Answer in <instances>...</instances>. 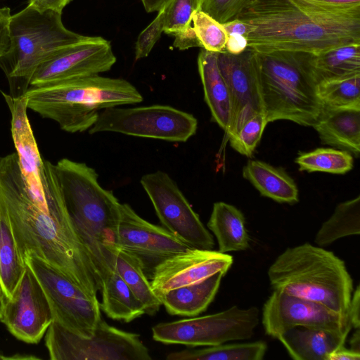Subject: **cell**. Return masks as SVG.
<instances>
[{
    "instance_id": "obj_25",
    "label": "cell",
    "mask_w": 360,
    "mask_h": 360,
    "mask_svg": "<svg viewBox=\"0 0 360 360\" xmlns=\"http://www.w3.org/2000/svg\"><path fill=\"white\" fill-rule=\"evenodd\" d=\"M207 227L214 234L218 243V251L220 252L243 251L250 247L245 218L232 205L224 202H215Z\"/></svg>"
},
{
    "instance_id": "obj_8",
    "label": "cell",
    "mask_w": 360,
    "mask_h": 360,
    "mask_svg": "<svg viewBox=\"0 0 360 360\" xmlns=\"http://www.w3.org/2000/svg\"><path fill=\"white\" fill-rule=\"evenodd\" d=\"M45 345L52 360H150L139 335L110 326L102 319L89 337L77 335L55 320L49 326Z\"/></svg>"
},
{
    "instance_id": "obj_39",
    "label": "cell",
    "mask_w": 360,
    "mask_h": 360,
    "mask_svg": "<svg viewBox=\"0 0 360 360\" xmlns=\"http://www.w3.org/2000/svg\"><path fill=\"white\" fill-rule=\"evenodd\" d=\"M11 17V10L8 7L0 8V58L6 53L10 46Z\"/></svg>"
},
{
    "instance_id": "obj_5",
    "label": "cell",
    "mask_w": 360,
    "mask_h": 360,
    "mask_svg": "<svg viewBox=\"0 0 360 360\" xmlns=\"http://www.w3.org/2000/svg\"><path fill=\"white\" fill-rule=\"evenodd\" d=\"M274 290L320 303L343 315L354 291L344 261L309 243L288 248L268 270Z\"/></svg>"
},
{
    "instance_id": "obj_18",
    "label": "cell",
    "mask_w": 360,
    "mask_h": 360,
    "mask_svg": "<svg viewBox=\"0 0 360 360\" xmlns=\"http://www.w3.org/2000/svg\"><path fill=\"white\" fill-rule=\"evenodd\" d=\"M233 257L212 250L190 248L162 261L154 269L151 287L159 295L179 287L199 283L212 275L226 274Z\"/></svg>"
},
{
    "instance_id": "obj_44",
    "label": "cell",
    "mask_w": 360,
    "mask_h": 360,
    "mask_svg": "<svg viewBox=\"0 0 360 360\" xmlns=\"http://www.w3.org/2000/svg\"><path fill=\"white\" fill-rule=\"evenodd\" d=\"M360 353L356 352L350 349H347L344 346L339 347L331 352L327 360H359Z\"/></svg>"
},
{
    "instance_id": "obj_4",
    "label": "cell",
    "mask_w": 360,
    "mask_h": 360,
    "mask_svg": "<svg viewBox=\"0 0 360 360\" xmlns=\"http://www.w3.org/2000/svg\"><path fill=\"white\" fill-rule=\"evenodd\" d=\"M24 97L29 109L53 120L62 130L70 133L89 130L105 108L143 100L127 80L99 75L31 86Z\"/></svg>"
},
{
    "instance_id": "obj_20",
    "label": "cell",
    "mask_w": 360,
    "mask_h": 360,
    "mask_svg": "<svg viewBox=\"0 0 360 360\" xmlns=\"http://www.w3.org/2000/svg\"><path fill=\"white\" fill-rule=\"evenodd\" d=\"M323 144L338 148L359 157L360 153V108L323 106L312 126Z\"/></svg>"
},
{
    "instance_id": "obj_31",
    "label": "cell",
    "mask_w": 360,
    "mask_h": 360,
    "mask_svg": "<svg viewBox=\"0 0 360 360\" xmlns=\"http://www.w3.org/2000/svg\"><path fill=\"white\" fill-rule=\"evenodd\" d=\"M360 234V197L338 204L332 215L321 225L314 242L326 246L337 240Z\"/></svg>"
},
{
    "instance_id": "obj_9",
    "label": "cell",
    "mask_w": 360,
    "mask_h": 360,
    "mask_svg": "<svg viewBox=\"0 0 360 360\" xmlns=\"http://www.w3.org/2000/svg\"><path fill=\"white\" fill-rule=\"evenodd\" d=\"M259 321L256 307L233 305L212 314L158 323L152 328V333L154 340L166 345L214 346L250 339Z\"/></svg>"
},
{
    "instance_id": "obj_13",
    "label": "cell",
    "mask_w": 360,
    "mask_h": 360,
    "mask_svg": "<svg viewBox=\"0 0 360 360\" xmlns=\"http://www.w3.org/2000/svg\"><path fill=\"white\" fill-rule=\"evenodd\" d=\"M115 62L110 41L87 37L51 53L35 70L30 87L99 75L110 70Z\"/></svg>"
},
{
    "instance_id": "obj_32",
    "label": "cell",
    "mask_w": 360,
    "mask_h": 360,
    "mask_svg": "<svg viewBox=\"0 0 360 360\" xmlns=\"http://www.w3.org/2000/svg\"><path fill=\"white\" fill-rule=\"evenodd\" d=\"M295 162L300 171L343 174L354 166V158L348 151L330 148H319L300 153Z\"/></svg>"
},
{
    "instance_id": "obj_49",
    "label": "cell",
    "mask_w": 360,
    "mask_h": 360,
    "mask_svg": "<svg viewBox=\"0 0 360 360\" xmlns=\"http://www.w3.org/2000/svg\"><path fill=\"white\" fill-rule=\"evenodd\" d=\"M0 296L3 297L4 298V294H3V291H2V288H1V283H0Z\"/></svg>"
},
{
    "instance_id": "obj_17",
    "label": "cell",
    "mask_w": 360,
    "mask_h": 360,
    "mask_svg": "<svg viewBox=\"0 0 360 360\" xmlns=\"http://www.w3.org/2000/svg\"><path fill=\"white\" fill-rule=\"evenodd\" d=\"M53 320L51 307L37 277L26 265L11 298L5 300L1 321L17 339L37 344Z\"/></svg>"
},
{
    "instance_id": "obj_7",
    "label": "cell",
    "mask_w": 360,
    "mask_h": 360,
    "mask_svg": "<svg viewBox=\"0 0 360 360\" xmlns=\"http://www.w3.org/2000/svg\"><path fill=\"white\" fill-rule=\"evenodd\" d=\"M61 16L51 11L40 12L29 5L11 15L10 46L0 58L11 96H24L35 70L51 53L87 37L68 30Z\"/></svg>"
},
{
    "instance_id": "obj_27",
    "label": "cell",
    "mask_w": 360,
    "mask_h": 360,
    "mask_svg": "<svg viewBox=\"0 0 360 360\" xmlns=\"http://www.w3.org/2000/svg\"><path fill=\"white\" fill-rule=\"evenodd\" d=\"M101 309L112 319L130 322L145 314L143 304L114 269L103 279Z\"/></svg>"
},
{
    "instance_id": "obj_3",
    "label": "cell",
    "mask_w": 360,
    "mask_h": 360,
    "mask_svg": "<svg viewBox=\"0 0 360 360\" xmlns=\"http://www.w3.org/2000/svg\"><path fill=\"white\" fill-rule=\"evenodd\" d=\"M53 167L68 212L103 282L115 269L121 203L85 163L63 158Z\"/></svg>"
},
{
    "instance_id": "obj_26",
    "label": "cell",
    "mask_w": 360,
    "mask_h": 360,
    "mask_svg": "<svg viewBox=\"0 0 360 360\" xmlns=\"http://www.w3.org/2000/svg\"><path fill=\"white\" fill-rule=\"evenodd\" d=\"M307 61L317 84L360 74V44H350L317 54L307 53Z\"/></svg>"
},
{
    "instance_id": "obj_24",
    "label": "cell",
    "mask_w": 360,
    "mask_h": 360,
    "mask_svg": "<svg viewBox=\"0 0 360 360\" xmlns=\"http://www.w3.org/2000/svg\"><path fill=\"white\" fill-rule=\"evenodd\" d=\"M243 176L264 197L281 203L299 201L295 181L282 168L260 160H250L243 169Z\"/></svg>"
},
{
    "instance_id": "obj_16",
    "label": "cell",
    "mask_w": 360,
    "mask_h": 360,
    "mask_svg": "<svg viewBox=\"0 0 360 360\" xmlns=\"http://www.w3.org/2000/svg\"><path fill=\"white\" fill-rule=\"evenodd\" d=\"M218 65L226 82L231 103L227 137L236 133L252 116L264 113L260 93L258 53L248 47L232 54L218 53Z\"/></svg>"
},
{
    "instance_id": "obj_42",
    "label": "cell",
    "mask_w": 360,
    "mask_h": 360,
    "mask_svg": "<svg viewBox=\"0 0 360 360\" xmlns=\"http://www.w3.org/2000/svg\"><path fill=\"white\" fill-rule=\"evenodd\" d=\"M248 47V40L245 36L228 34L225 51L232 54H238L245 51Z\"/></svg>"
},
{
    "instance_id": "obj_11",
    "label": "cell",
    "mask_w": 360,
    "mask_h": 360,
    "mask_svg": "<svg viewBox=\"0 0 360 360\" xmlns=\"http://www.w3.org/2000/svg\"><path fill=\"white\" fill-rule=\"evenodd\" d=\"M25 264L34 273L47 297L53 320L81 336L89 337L101 319L97 296H92L60 271L30 254Z\"/></svg>"
},
{
    "instance_id": "obj_45",
    "label": "cell",
    "mask_w": 360,
    "mask_h": 360,
    "mask_svg": "<svg viewBox=\"0 0 360 360\" xmlns=\"http://www.w3.org/2000/svg\"><path fill=\"white\" fill-rule=\"evenodd\" d=\"M165 0H141L145 10L148 13L158 11Z\"/></svg>"
},
{
    "instance_id": "obj_38",
    "label": "cell",
    "mask_w": 360,
    "mask_h": 360,
    "mask_svg": "<svg viewBox=\"0 0 360 360\" xmlns=\"http://www.w3.org/2000/svg\"><path fill=\"white\" fill-rule=\"evenodd\" d=\"M164 32V11L161 7L156 18L139 35L135 46V59L146 58Z\"/></svg>"
},
{
    "instance_id": "obj_29",
    "label": "cell",
    "mask_w": 360,
    "mask_h": 360,
    "mask_svg": "<svg viewBox=\"0 0 360 360\" xmlns=\"http://www.w3.org/2000/svg\"><path fill=\"white\" fill-rule=\"evenodd\" d=\"M8 215L0 205V283L5 300L11 297L25 270Z\"/></svg>"
},
{
    "instance_id": "obj_23",
    "label": "cell",
    "mask_w": 360,
    "mask_h": 360,
    "mask_svg": "<svg viewBox=\"0 0 360 360\" xmlns=\"http://www.w3.org/2000/svg\"><path fill=\"white\" fill-rule=\"evenodd\" d=\"M224 275L219 272L199 283L169 290L158 297L169 314L195 316L204 312L213 301Z\"/></svg>"
},
{
    "instance_id": "obj_30",
    "label": "cell",
    "mask_w": 360,
    "mask_h": 360,
    "mask_svg": "<svg viewBox=\"0 0 360 360\" xmlns=\"http://www.w3.org/2000/svg\"><path fill=\"white\" fill-rule=\"evenodd\" d=\"M267 350L264 341L221 344L200 349H184L169 354L168 360H262Z\"/></svg>"
},
{
    "instance_id": "obj_22",
    "label": "cell",
    "mask_w": 360,
    "mask_h": 360,
    "mask_svg": "<svg viewBox=\"0 0 360 360\" xmlns=\"http://www.w3.org/2000/svg\"><path fill=\"white\" fill-rule=\"evenodd\" d=\"M217 55L218 53L202 49L198 54V68L205 101L212 120L226 133L231 118V103L228 86L218 65Z\"/></svg>"
},
{
    "instance_id": "obj_43",
    "label": "cell",
    "mask_w": 360,
    "mask_h": 360,
    "mask_svg": "<svg viewBox=\"0 0 360 360\" xmlns=\"http://www.w3.org/2000/svg\"><path fill=\"white\" fill-rule=\"evenodd\" d=\"M222 25L228 34H240L246 37L250 31L249 25L238 18Z\"/></svg>"
},
{
    "instance_id": "obj_46",
    "label": "cell",
    "mask_w": 360,
    "mask_h": 360,
    "mask_svg": "<svg viewBox=\"0 0 360 360\" xmlns=\"http://www.w3.org/2000/svg\"><path fill=\"white\" fill-rule=\"evenodd\" d=\"M319 3L335 5L346 6L352 4H360V0H314Z\"/></svg>"
},
{
    "instance_id": "obj_2",
    "label": "cell",
    "mask_w": 360,
    "mask_h": 360,
    "mask_svg": "<svg viewBox=\"0 0 360 360\" xmlns=\"http://www.w3.org/2000/svg\"><path fill=\"white\" fill-rule=\"evenodd\" d=\"M248 24V47L259 53L317 54L360 44V4L314 0H254L238 16Z\"/></svg>"
},
{
    "instance_id": "obj_21",
    "label": "cell",
    "mask_w": 360,
    "mask_h": 360,
    "mask_svg": "<svg viewBox=\"0 0 360 360\" xmlns=\"http://www.w3.org/2000/svg\"><path fill=\"white\" fill-rule=\"evenodd\" d=\"M347 336L330 330L294 327L277 339L295 360H327L328 355L344 346Z\"/></svg>"
},
{
    "instance_id": "obj_40",
    "label": "cell",
    "mask_w": 360,
    "mask_h": 360,
    "mask_svg": "<svg viewBox=\"0 0 360 360\" xmlns=\"http://www.w3.org/2000/svg\"><path fill=\"white\" fill-rule=\"evenodd\" d=\"M72 0H29L28 5L40 12L51 11L62 14L64 8Z\"/></svg>"
},
{
    "instance_id": "obj_36",
    "label": "cell",
    "mask_w": 360,
    "mask_h": 360,
    "mask_svg": "<svg viewBox=\"0 0 360 360\" xmlns=\"http://www.w3.org/2000/svg\"><path fill=\"white\" fill-rule=\"evenodd\" d=\"M267 123L264 113L252 116L236 133L228 137L230 146L240 154L251 157L260 141Z\"/></svg>"
},
{
    "instance_id": "obj_15",
    "label": "cell",
    "mask_w": 360,
    "mask_h": 360,
    "mask_svg": "<svg viewBox=\"0 0 360 360\" xmlns=\"http://www.w3.org/2000/svg\"><path fill=\"white\" fill-rule=\"evenodd\" d=\"M116 248L136 256L150 279L162 261L190 248L188 245L161 226L143 218L127 203H121L116 233Z\"/></svg>"
},
{
    "instance_id": "obj_33",
    "label": "cell",
    "mask_w": 360,
    "mask_h": 360,
    "mask_svg": "<svg viewBox=\"0 0 360 360\" xmlns=\"http://www.w3.org/2000/svg\"><path fill=\"white\" fill-rule=\"evenodd\" d=\"M317 95L325 107L360 108V74L320 82Z\"/></svg>"
},
{
    "instance_id": "obj_41",
    "label": "cell",
    "mask_w": 360,
    "mask_h": 360,
    "mask_svg": "<svg viewBox=\"0 0 360 360\" xmlns=\"http://www.w3.org/2000/svg\"><path fill=\"white\" fill-rule=\"evenodd\" d=\"M348 316L352 328H360V286L358 285L352 292Z\"/></svg>"
},
{
    "instance_id": "obj_48",
    "label": "cell",
    "mask_w": 360,
    "mask_h": 360,
    "mask_svg": "<svg viewBox=\"0 0 360 360\" xmlns=\"http://www.w3.org/2000/svg\"><path fill=\"white\" fill-rule=\"evenodd\" d=\"M4 303H5L4 298L3 297L0 296V320H1L2 314H3Z\"/></svg>"
},
{
    "instance_id": "obj_19",
    "label": "cell",
    "mask_w": 360,
    "mask_h": 360,
    "mask_svg": "<svg viewBox=\"0 0 360 360\" xmlns=\"http://www.w3.org/2000/svg\"><path fill=\"white\" fill-rule=\"evenodd\" d=\"M2 95L11 112V135L20 167L35 197L44 201V160L29 122L26 99L24 96L13 98L4 92Z\"/></svg>"
},
{
    "instance_id": "obj_1",
    "label": "cell",
    "mask_w": 360,
    "mask_h": 360,
    "mask_svg": "<svg viewBox=\"0 0 360 360\" xmlns=\"http://www.w3.org/2000/svg\"><path fill=\"white\" fill-rule=\"evenodd\" d=\"M53 164L44 160L45 201L31 191L16 153L0 157V205L5 210L20 258L32 254L92 296L102 280L68 212Z\"/></svg>"
},
{
    "instance_id": "obj_6",
    "label": "cell",
    "mask_w": 360,
    "mask_h": 360,
    "mask_svg": "<svg viewBox=\"0 0 360 360\" xmlns=\"http://www.w3.org/2000/svg\"><path fill=\"white\" fill-rule=\"evenodd\" d=\"M260 93L267 122L280 120L312 127L323 108L307 53H259Z\"/></svg>"
},
{
    "instance_id": "obj_34",
    "label": "cell",
    "mask_w": 360,
    "mask_h": 360,
    "mask_svg": "<svg viewBox=\"0 0 360 360\" xmlns=\"http://www.w3.org/2000/svg\"><path fill=\"white\" fill-rule=\"evenodd\" d=\"M202 0H165L164 32L174 37L191 28L193 15L201 8Z\"/></svg>"
},
{
    "instance_id": "obj_47",
    "label": "cell",
    "mask_w": 360,
    "mask_h": 360,
    "mask_svg": "<svg viewBox=\"0 0 360 360\" xmlns=\"http://www.w3.org/2000/svg\"><path fill=\"white\" fill-rule=\"evenodd\" d=\"M350 349L360 353V330L356 328V331L353 333L349 340Z\"/></svg>"
},
{
    "instance_id": "obj_35",
    "label": "cell",
    "mask_w": 360,
    "mask_h": 360,
    "mask_svg": "<svg viewBox=\"0 0 360 360\" xmlns=\"http://www.w3.org/2000/svg\"><path fill=\"white\" fill-rule=\"evenodd\" d=\"M192 23L199 47L215 53L225 51L228 34L221 23L201 11L193 15Z\"/></svg>"
},
{
    "instance_id": "obj_28",
    "label": "cell",
    "mask_w": 360,
    "mask_h": 360,
    "mask_svg": "<svg viewBox=\"0 0 360 360\" xmlns=\"http://www.w3.org/2000/svg\"><path fill=\"white\" fill-rule=\"evenodd\" d=\"M115 270L143 304L145 314H155L162 302L151 287L141 261L133 254L117 248Z\"/></svg>"
},
{
    "instance_id": "obj_12",
    "label": "cell",
    "mask_w": 360,
    "mask_h": 360,
    "mask_svg": "<svg viewBox=\"0 0 360 360\" xmlns=\"http://www.w3.org/2000/svg\"><path fill=\"white\" fill-rule=\"evenodd\" d=\"M140 182L167 231L193 248L213 249L212 234L168 174L162 171L148 173Z\"/></svg>"
},
{
    "instance_id": "obj_14",
    "label": "cell",
    "mask_w": 360,
    "mask_h": 360,
    "mask_svg": "<svg viewBox=\"0 0 360 360\" xmlns=\"http://www.w3.org/2000/svg\"><path fill=\"white\" fill-rule=\"evenodd\" d=\"M262 322L266 334L276 339L294 327L324 329L346 336L352 328L348 314L278 290H274L264 304Z\"/></svg>"
},
{
    "instance_id": "obj_37",
    "label": "cell",
    "mask_w": 360,
    "mask_h": 360,
    "mask_svg": "<svg viewBox=\"0 0 360 360\" xmlns=\"http://www.w3.org/2000/svg\"><path fill=\"white\" fill-rule=\"evenodd\" d=\"M254 0H202L200 11L219 22L232 20Z\"/></svg>"
},
{
    "instance_id": "obj_10",
    "label": "cell",
    "mask_w": 360,
    "mask_h": 360,
    "mask_svg": "<svg viewBox=\"0 0 360 360\" xmlns=\"http://www.w3.org/2000/svg\"><path fill=\"white\" fill-rule=\"evenodd\" d=\"M198 128L197 119L190 113L167 105L102 110L90 134L116 132L172 142H186Z\"/></svg>"
}]
</instances>
